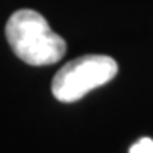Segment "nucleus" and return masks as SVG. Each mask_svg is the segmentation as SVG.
<instances>
[{
  "mask_svg": "<svg viewBox=\"0 0 153 153\" xmlns=\"http://www.w3.org/2000/svg\"><path fill=\"white\" fill-rule=\"evenodd\" d=\"M117 75V63L105 55H85L68 61L51 82V92L60 102H75L90 90L111 82Z\"/></svg>",
  "mask_w": 153,
  "mask_h": 153,
  "instance_id": "f03ea898",
  "label": "nucleus"
},
{
  "mask_svg": "<svg viewBox=\"0 0 153 153\" xmlns=\"http://www.w3.org/2000/svg\"><path fill=\"white\" fill-rule=\"evenodd\" d=\"M5 36L17 58L33 66L53 65L66 51L65 39L49 27L39 12L31 9H21L9 17Z\"/></svg>",
  "mask_w": 153,
  "mask_h": 153,
  "instance_id": "f257e3e1",
  "label": "nucleus"
},
{
  "mask_svg": "<svg viewBox=\"0 0 153 153\" xmlns=\"http://www.w3.org/2000/svg\"><path fill=\"white\" fill-rule=\"evenodd\" d=\"M129 153H153V140L152 138H141L134 145H131Z\"/></svg>",
  "mask_w": 153,
  "mask_h": 153,
  "instance_id": "7ed1b4c3",
  "label": "nucleus"
}]
</instances>
